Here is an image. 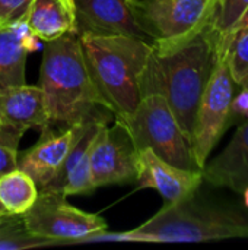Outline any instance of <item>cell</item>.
Segmentation results:
<instances>
[{
	"label": "cell",
	"instance_id": "obj_19",
	"mask_svg": "<svg viewBox=\"0 0 248 250\" xmlns=\"http://www.w3.org/2000/svg\"><path fill=\"white\" fill-rule=\"evenodd\" d=\"M47 246H56V243L31 234L26 230L22 217L6 215L0 221V250H23Z\"/></svg>",
	"mask_w": 248,
	"mask_h": 250
},
{
	"label": "cell",
	"instance_id": "obj_8",
	"mask_svg": "<svg viewBox=\"0 0 248 250\" xmlns=\"http://www.w3.org/2000/svg\"><path fill=\"white\" fill-rule=\"evenodd\" d=\"M213 0H129L136 23L149 41L187 37L208 25Z\"/></svg>",
	"mask_w": 248,
	"mask_h": 250
},
{
	"label": "cell",
	"instance_id": "obj_22",
	"mask_svg": "<svg viewBox=\"0 0 248 250\" xmlns=\"http://www.w3.org/2000/svg\"><path fill=\"white\" fill-rule=\"evenodd\" d=\"M32 0H0V26L25 19Z\"/></svg>",
	"mask_w": 248,
	"mask_h": 250
},
{
	"label": "cell",
	"instance_id": "obj_28",
	"mask_svg": "<svg viewBox=\"0 0 248 250\" xmlns=\"http://www.w3.org/2000/svg\"><path fill=\"white\" fill-rule=\"evenodd\" d=\"M0 212H4V211H3V208H1V205H0Z\"/></svg>",
	"mask_w": 248,
	"mask_h": 250
},
{
	"label": "cell",
	"instance_id": "obj_25",
	"mask_svg": "<svg viewBox=\"0 0 248 250\" xmlns=\"http://www.w3.org/2000/svg\"><path fill=\"white\" fill-rule=\"evenodd\" d=\"M244 28H248V9L246 10V13L243 15V18L238 21V23L235 25V28H234L232 34H234L235 31H238V29H244ZM232 34H231V35H232Z\"/></svg>",
	"mask_w": 248,
	"mask_h": 250
},
{
	"label": "cell",
	"instance_id": "obj_16",
	"mask_svg": "<svg viewBox=\"0 0 248 250\" xmlns=\"http://www.w3.org/2000/svg\"><path fill=\"white\" fill-rule=\"evenodd\" d=\"M35 182L20 168H15L0 177V205L7 215L22 217L38 198Z\"/></svg>",
	"mask_w": 248,
	"mask_h": 250
},
{
	"label": "cell",
	"instance_id": "obj_2",
	"mask_svg": "<svg viewBox=\"0 0 248 250\" xmlns=\"http://www.w3.org/2000/svg\"><path fill=\"white\" fill-rule=\"evenodd\" d=\"M38 85L44 92L50 125L72 126L102 114L98 108L108 110L76 34L44 42Z\"/></svg>",
	"mask_w": 248,
	"mask_h": 250
},
{
	"label": "cell",
	"instance_id": "obj_3",
	"mask_svg": "<svg viewBox=\"0 0 248 250\" xmlns=\"http://www.w3.org/2000/svg\"><path fill=\"white\" fill-rule=\"evenodd\" d=\"M80 47L107 108L115 116L130 114L142 100L140 82L151 42L127 35H77Z\"/></svg>",
	"mask_w": 248,
	"mask_h": 250
},
{
	"label": "cell",
	"instance_id": "obj_5",
	"mask_svg": "<svg viewBox=\"0 0 248 250\" xmlns=\"http://www.w3.org/2000/svg\"><path fill=\"white\" fill-rule=\"evenodd\" d=\"M115 123L127 132L137 151L149 148L177 167L200 170L190 139L161 94L143 95L130 114L115 116Z\"/></svg>",
	"mask_w": 248,
	"mask_h": 250
},
{
	"label": "cell",
	"instance_id": "obj_10",
	"mask_svg": "<svg viewBox=\"0 0 248 250\" xmlns=\"http://www.w3.org/2000/svg\"><path fill=\"white\" fill-rule=\"evenodd\" d=\"M136 182L139 189H155L165 202H178L197 193L203 176L200 170L177 167L145 148L137 151Z\"/></svg>",
	"mask_w": 248,
	"mask_h": 250
},
{
	"label": "cell",
	"instance_id": "obj_7",
	"mask_svg": "<svg viewBox=\"0 0 248 250\" xmlns=\"http://www.w3.org/2000/svg\"><path fill=\"white\" fill-rule=\"evenodd\" d=\"M237 88L238 86L228 70L225 53L216 51V60L210 79L199 103L191 138L194 160L200 170L229 126L231 103Z\"/></svg>",
	"mask_w": 248,
	"mask_h": 250
},
{
	"label": "cell",
	"instance_id": "obj_20",
	"mask_svg": "<svg viewBox=\"0 0 248 250\" xmlns=\"http://www.w3.org/2000/svg\"><path fill=\"white\" fill-rule=\"evenodd\" d=\"M224 53L235 85L240 89L248 88V28L238 29L229 37Z\"/></svg>",
	"mask_w": 248,
	"mask_h": 250
},
{
	"label": "cell",
	"instance_id": "obj_15",
	"mask_svg": "<svg viewBox=\"0 0 248 250\" xmlns=\"http://www.w3.org/2000/svg\"><path fill=\"white\" fill-rule=\"evenodd\" d=\"M25 22L44 42L76 34L73 0H32Z\"/></svg>",
	"mask_w": 248,
	"mask_h": 250
},
{
	"label": "cell",
	"instance_id": "obj_26",
	"mask_svg": "<svg viewBox=\"0 0 248 250\" xmlns=\"http://www.w3.org/2000/svg\"><path fill=\"white\" fill-rule=\"evenodd\" d=\"M241 195H243V207L248 209V186L244 189V192Z\"/></svg>",
	"mask_w": 248,
	"mask_h": 250
},
{
	"label": "cell",
	"instance_id": "obj_9",
	"mask_svg": "<svg viewBox=\"0 0 248 250\" xmlns=\"http://www.w3.org/2000/svg\"><path fill=\"white\" fill-rule=\"evenodd\" d=\"M91 173L95 188L136 182L137 149L120 125L105 123L98 130L91 148Z\"/></svg>",
	"mask_w": 248,
	"mask_h": 250
},
{
	"label": "cell",
	"instance_id": "obj_23",
	"mask_svg": "<svg viewBox=\"0 0 248 250\" xmlns=\"http://www.w3.org/2000/svg\"><path fill=\"white\" fill-rule=\"evenodd\" d=\"M10 28L15 32V35L18 37L20 45L23 47V50L26 53H35V51L42 50L44 45L41 44V40L31 31V28L28 26V23L25 22V19L12 23Z\"/></svg>",
	"mask_w": 248,
	"mask_h": 250
},
{
	"label": "cell",
	"instance_id": "obj_17",
	"mask_svg": "<svg viewBox=\"0 0 248 250\" xmlns=\"http://www.w3.org/2000/svg\"><path fill=\"white\" fill-rule=\"evenodd\" d=\"M26 51L10 26H0V89L25 83Z\"/></svg>",
	"mask_w": 248,
	"mask_h": 250
},
{
	"label": "cell",
	"instance_id": "obj_14",
	"mask_svg": "<svg viewBox=\"0 0 248 250\" xmlns=\"http://www.w3.org/2000/svg\"><path fill=\"white\" fill-rule=\"evenodd\" d=\"M0 122L23 132L50 125L44 92L39 85H19L0 89Z\"/></svg>",
	"mask_w": 248,
	"mask_h": 250
},
{
	"label": "cell",
	"instance_id": "obj_21",
	"mask_svg": "<svg viewBox=\"0 0 248 250\" xmlns=\"http://www.w3.org/2000/svg\"><path fill=\"white\" fill-rule=\"evenodd\" d=\"M23 130L0 122V177L18 168V146Z\"/></svg>",
	"mask_w": 248,
	"mask_h": 250
},
{
	"label": "cell",
	"instance_id": "obj_12",
	"mask_svg": "<svg viewBox=\"0 0 248 250\" xmlns=\"http://www.w3.org/2000/svg\"><path fill=\"white\" fill-rule=\"evenodd\" d=\"M38 142L18 155V168L23 170L35 182L38 190L51 183L73 145L76 125L56 130L53 125H45Z\"/></svg>",
	"mask_w": 248,
	"mask_h": 250
},
{
	"label": "cell",
	"instance_id": "obj_11",
	"mask_svg": "<svg viewBox=\"0 0 248 250\" xmlns=\"http://www.w3.org/2000/svg\"><path fill=\"white\" fill-rule=\"evenodd\" d=\"M73 9L76 35H127L149 41L136 23L129 0H73Z\"/></svg>",
	"mask_w": 248,
	"mask_h": 250
},
{
	"label": "cell",
	"instance_id": "obj_27",
	"mask_svg": "<svg viewBox=\"0 0 248 250\" xmlns=\"http://www.w3.org/2000/svg\"><path fill=\"white\" fill-rule=\"evenodd\" d=\"M6 215H7L6 212H0V221H1V220H3V218L6 217Z\"/></svg>",
	"mask_w": 248,
	"mask_h": 250
},
{
	"label": "cell",
	"instance_id": "obj_4",
	"mask_svg": "<svg viewBox=\"0 0 248 250\" xmlns=\"http://www.w3.org/2000/svg\"><path fill=\"white\" fill-rule=\"evenodd\" d=\"M143 243H205L248 239V209L203 204L196 193L167 202L152 218L130 231Z\"/></svg>",
	"mask_w": 248,
	"mask_h": 250
},
{
	"label": "cell",
	"instance_id": "obj_13",
	"mask_svg": "<svg viewBox=\"0 0 248 250\" xmlns=\"http://www.w3.org/2000/svg\"><path fill=\"white\" fill-rule=\"evenodd\" d=\"M203 182L241 195L248 186V119L235 130L229 144L202 168Z\"/></svg>",
	"mask_w": 248,
	"mask_h": 250
},
{
	"label": "cell",
	"instance_id": "obj_24",
	"mask_svg": "<svg viewBox=\"0 0 248 250\" xmlns=\"http://www.w3.org/2000/svg\"><path fill=\"white\" fill-rule=\"evenodd\" d=\"M248 119V88H241L240 92H235L231 103L229 125L232 122H244Z\"/></svg>",
	"mask_w": 248,
	"mask_h": 250
},
{
	"label": "cell",
	"instance_id": "obj_6",
	"mask_svg": "<svg viewBox=\"0 0 248 250\" xmlns=\"http://www.w3.org/2000/svg\"><path fill=\"white\" fill-rule=\"evenodd\" d=\"M22 220L31 234L56 245H75L92 233L107 230V223L99 215L80 211L69 205L61 193L47 190H39Z\"/></svg>",
	"mask_w": 248,
	"mask_h": 250
},
{
	"label": "cell",
	"instance_id": "obj_18",
	"mask_svg": "<svg viewBox=\"0 0 248 250\" xmlns=\"http://www.w3.org/2000/svg\"><path fill=\"white\" fill-rule=\"evenodd\" d=\"M248 9V0H213L212 10L208 21L218 53H224L228 40Z\"/></svg>",
	"mask_w": 248,
	"mask_h": 250
},
{
	"label": "cell",
	"instance_id": "obj_1",
	"mask_svg": "<svg viewBox=\"0 0 248 250\" xmlns=\"http://www.w3.org/2000/svg\"><path fill=\"white\" fill-rule=\"evenodd\" d=\"M216 47L208 25L187 37L152 41L142 75V97L161 94L186 136L193 138L199 103L210 79Z\"/></svg>",
	"mask_w": 248,
	"mask_h": 250
}]
</instances>
